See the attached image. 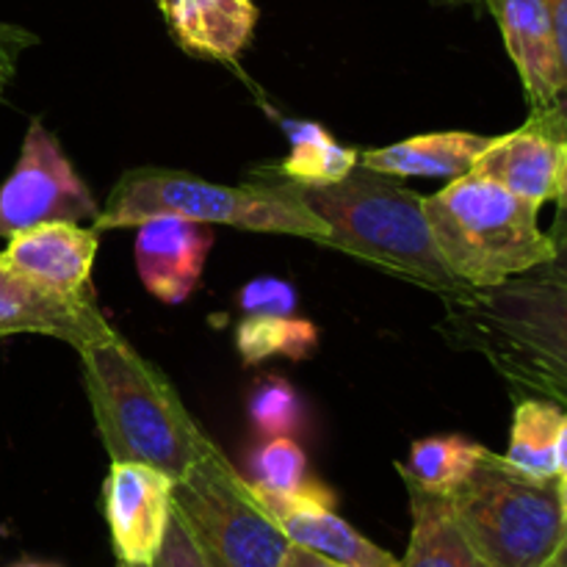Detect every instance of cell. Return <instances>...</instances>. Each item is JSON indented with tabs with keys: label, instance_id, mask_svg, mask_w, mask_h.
I'll return each instance as SVG.
<instances>
[{
	"label": "cell",
	"instance_id": "1",
	"mask_svg": "<svg viewBox=\"0 0 567 567\" xmlns=\"http://www.w3.org/2000/svg\"><path fill=\"white\" fill-rule=\"evenodd\" d=\"M83 388L111 463H142L181 480L216 443L194 421L164 371L120 332L81 349Z\"/></svg>",
	"mask_w": 567,
	"mask_h": 567
},
{
	"label": "cell",
	"instance_id": "2",
	"mask_svg": "<svg viewBox=\"0 0 567 567\" xmlns=\"http://www.w3.org/2000/svg\"><path fill=\"white\" fill-rule=\"evenodd\" d=\"M291 183L297 197L330 227L324 244L374 264L402 280L430 288L441 299H457L471 288L452 275L437 252L426 221L424 197L396 177L354 166L330 186Z\"/></svg>",
	"mask_w": 567,
	"mask_h": 567
},
{
	"label": "cell",
	"instance_id": "3",
	"mask_svg": "<svg viewBox=\"0 0 567 567\" xmlns=\"http://www.w3.org/2000/svg\"><path fill=\"white\" fill-rule=\"evenodd\" d=\"M446 302L443 330L515 388L567 410V286L515 277Z\"/></svg>",
	"mask_w": 567,
	"mask_h": 567
},
{
	"label": "cell",
	"instance_id": "4",
	"mask_svg": "<svg viewBox=\"0 0 567 567\" xmlns=\"http://www.w3.org/2000/svg\"><path fill=\"white\" fill-rule=\"evenodd\" d=\"M153 216H181L203 225L241 227L252 233L310 238L324 244L330 227L297 197L291 183L258 181L221 186L181 169H131L114 183L105 208L94 216V230L138 227Z\"/></svg>",
	"mask_w": 567,
	"mask_h": 567
},
{
	"label": "cell",
	"instance_id": "5",
	"mask_svg": "<svg viewBox=\"0 0 567 567\" xmlns=\"http://www.w3.org/2000/svg\"><path fill=\"white\" fill-rule=\"evenodd\" d=\"M424 210L437 252L468 288L502 286L554 255L551 233L537 225L540 208L474 172L424 197Z\"/></svg>",
	"mask_w": 567,
	"mask_h": 567
},
{
	"label": "cell",
	"instance_id": "6",
	"mask_svg": "<svg viewBox=\"0 0 567 567\" xmlns=\"http://www.w3.org/2000/svg\"><path fill=\"white\" fill-rule=\"evenodd\" d=\"M559 480L520 474L487 449L449 498L460 529L491 567H543L567 537Z\"/></svg>",
	"mask_w": 567,
	"mask_h": 567
},
{
	"label": "cell",
	"instance_id": "7",
	"mask_svg": "<svg viewBox=\"0 0 567 567\" xmlns=\"http://www.w3.org/2000/svg\"><path fill=\"white\" fill-rule=\"evenodd\" d=\"M172 515L208 567H280L291 548L286 532L219 446L175 482Z\"/></svg>",
	"mask_w": 567,
	"mask_h": 567
},
{
	"label": "cell",
	"instance_id": "8",
	"mask_svg": "<svg viewBox=\"0 0 567 567\" xmlns=\"http://www.w3.org/2000/svg\"><path fill=\"white\" fill-rule=\"evenodd\" d=\"M97 214L92 188L70 164L59 138L33 120L14 169L0 183V238L9 241L17 233L48 221H94Z\"/></svg>",
	"mask_w": 567,
	"mask_h": 567
},
{
	"label": "cell",
	"instance_id": "9",
	"mask_svg": "<svg viewBox=\"0 0 567 567\" xmlns=\"http://www.w3.org/2000/svg\"><path fill=\"white\" fill-rule=\"evenodd\" d=\"M567 161V116L559 109L532 111L524 127L493 136L480 155L474 175L498 183L515 197L537 205L559 203Z\"/></svg>",
	"mask_w": 567,
	"mask_h": 567
},
{
	"label": "cell",
	"instance_id": "10",
	"mask_svg": "<svg viewBox=\"0 0 567 567\" xmlns=\"http://www.w3.org/2000/svg\"><path fill=\"white\" fill-rule=\"evenodd\" d=\"M175 480L142 463H111L103 482V513L109 520L116 563L150 565L164 546L172 520Z\"/></svg>",
	"mask_w": 567,
	"mask_h": 567
},
{
	"label": "cell",
	"instance_id": "11",
	"mask_svg": "<svg viewBox=\"0 0 567 567\" xmlns=\"http://www.w3.org/2000/svg\"><path fill=\"white\" fill-rule=\"evenodd\" d=\"M114 332L92 297L50 291L0 255V338L48 336L81 352Z\"/></svg>",
	"mask_w": 567,
	"mask_h": 567
},
{
	"label": "cell",
	"instance_id": "12",
	"mask_svg": "<svg viewBox=\"0 0 567 567\" xmlns=\"http://www.w3.org/2000/svg\"><path fill=\"white\" fill-rule=\"evenodd\" d=\"M214 241V230L203 221L181 216H153L142 221L133 241L142 286L158 302L183 305L203 280Z\"/></svg>",
	"mask_w": 567,
	"mask_h": 567
},
{
	"label": "cell",
	"instance_id": "13",
	"mask_svg": "<svg viewBox=\"0 0 567 567\" xmlns=\"http://www.w3.org/2000/svg\"><path fill=\"white\" fill-rule=\"evenodd\" d=\"M255 491V487H252ZM266 513L280 524L293 546H302L341 567H402V559L374 546L332 509V493L313 487L302 496H266L255 491Z\"/></svg>",
	"mask_w": 567,
	"mask_h": 567
},
{
	"label": "cell",
	"instance_id": "14",
	"mask_svg": "<svg viewBox=\"0 0 567 567\" xmlns=\"http://www.w3.org/2000/svg\"><path fill=\"white\" fill-rule=\"evenodd\" d=\"M498 22L532 111L563 109L565 66L543 0H482Z\"/></svg>",
	"mask_w": 567,
	"mask_h": 567
},
{
	"label": "cell",
	"instance_id": "15",
	"mask_svg": "<svg viewBox=\"0 0 567 567\" xmlns=\"http://www.w3.org/2000/svg\"><path fill=\"white\" fill-rule=\"evenodd\" d=\"M97 244L94 227H83L78 221H48L11 236L0 255L50 291L89 297Z\"/></svg>",
	"mask_w": 567,
	"mask_h": 567
},
{
	"label": "cell",
	"instance_id": "16",
	"mask_svg": "<svg viewBox=\"0 0 567 567\" xmlns=\"http://www.w3.org/2000/svg\"><path fill=\"white\" fill-rule=\"evenodd\" d=\"M172 39L188 55L233 61L258 25L255 0H155Z\"/></svg>",
	"mask_w": 567,
	"mask_h": 567
},
{
	"label": "cell",
	"instance_id": "17",
	"mask_svg": "<svg viewBox=\"0 0 567 567\" xmlns=\"http://www.w3.org/2000/svg\"><path fill=\"white\" fill-rule=\"evenodd\" d=\"M493 136L468 131L424 133L388 147L365 150L358 164L391 177H463L474 172L480 155L491 147Z\"/></svg>",
	"mask_w": 567,
	"mask_h": 567
},
{
	"label": "cell",
	"instance_id": "18",
	"mask_svg": "<svg viewBox=\"0 0 567 567\" xmlns=\"http://www.w3.org/2000/svg\"><path fill=\"white\" fill-rule=\"evenodd\" d=\"M410 493V546L402 567H491L460 529L446 496L404 482Z\"/></svg>",
	"mask_w": 567,
	"mask_h": 567
},
{
	"label": "cell",
	"instance_id": "19",
	"mask_svg": "<svg viewBox=\"0 0 567 567\" xmlns=\"http://www.w3.org/2000/svg\"><path fill=\"white\" fill-rule=\"evenodd\" d=\"M282 127L291 138V153L277 166L275 175L302 186H330L358 166L360 155L338 144L319 122L286 120Z\"/></svg>",
	"mask_w": 567,
	"mask_h": 567
},
{
	"label": "cell",
	"instance_id": "20",
	"mask_svg": "<svg viewBox=\"0 0 567 567\" xmlns=\"http://www.w3.org/2000/svg\"><path fill=\"white\" fill-rule=\"evenodd\" d=\"M565 410L548 399H520L513 413L509 446L504 460L535 480L557 476V432Z\"/></svg>",
	"mask_w": 567,
	"mask_h": 567
},
{
	"label": "cell",
	"instance_id": "21",
	"mask_svg": "<svg viewBox=\"0 0 567 567\" xmlns=\"http://www.w3.org/2000/svg\"><path fill=\"white\" fill-rule=\"evenodd\" d=\"M487 449L463 435L424 437L410 446L408 463L399 465L404 482H413L421 491L452 496L471 476Z\"/></svg>",
	"mask_w": 567,
	"mask_h": 567
},
{
	"label": "cell",
	"instance_id": "22",
	"mask_svg": "<svg viewBox=\"0 0 567 567\" xmlns=\"http://www.w3.org/2000/svg\"><path fill=\"white\" fill-rule=\"evenodd\" d=\"M236 349L244 365L269 358L305 360L319 349L316 324L297 316H247L236 327Z\"/></svg>",
	"mask_w": 567,
	"mask_h": 567
},
{
	"label": "cell",
	"instance_id": "23",
	"mask_svg": "<svg viewBox=\"0 0 567 567\" xmlns=\"http://www.w3.org/2000/svg\"><path fill=\"white\" fill-rule=\"evenodd\" d=\"M249 485L266 496H302L319 487L308 474V457L291 437H269L249 460Z\"/></svg>",
	"mask_w": 567,
	"mask_h": 567
},
{
	"label": "cell",
	"instance_id": "24",
	"mask_svg": "<svg viewBox=\"0 0 567 567\" xmlns=\"http://www.w3.org/2000/svg\"><path fill=\"white\" fill-rule=\"evenodd\" d=\"M302 419V402L282 377H266L249 396V421L264 437H291Z\"/></svg>",
	"mask_w": 567,
	"mask_h": 567
},
{
	"label": "cell",
	"instance_id": "25",
	"mask_svg": "<svg viewBox=\"0 0 567 567\" xmlns=\"http://www.w3.org/2000/svg\"><path fill=\"white\" fill-rule=\"evenodd\" d=\"M238 308L247 316H293L297 291L280 277H255L238 293Z\"/></svg>",
	"mask_w": 567,
	"mask_h": 567
},
{
	"label": "cell",
	"instance_id": "26",
	"mask_svg": "<svg viewBox=\"0 0 567 567\" xmlns=\"http://www.w3.org/2000/svg\"><path fill=\"white\" fill-rule=\"evenodd\" d=\"M39 37L28 28L14 25V22H0V105L9 97V89L14 86L17 72H20V59L31 48H37Z\"/></svg>",
	"mask_w": 567,
	"mask_h": 567
},
{
	"label": "cell",
	"instance_id": "27",
	"mask_svg": "<svg viewBox=\"0 0 567 567\" xmlns=\"http://www.w3.org/2000/svg\"><path fill=\"white\" fill-rule=\"evenodd\" d=\"M116 567H208L205 565L203 554L197 551V546L192 543V537L186 535V529L181 526V520L172 515L169 529H166L164 546H161L158 557L150 565H125L116 563Z\"/></svg>",
	"mask_w": 567,
	"mask_h": 567
},
{
	"label": "cell",
	"instance_id": "28",
	"mask_svg": "<svg viewBox=\"0 0 567 567\" xmlns=\"http://www.w3.org/2000/svg\"><path fill=\"white\" fill-rule=\"evenodd\" d=\"M554 241V255L551 260H546L543 266L532 269L529 275L524 277H535V280H548V282H559V286H567V219H563L557 225V230L551 233Z\"/></svg>",
	"mask_w": 567,
	"mask_h": 567
},
{
	"label": "cell",
	"instance_id": "29",
	"mask_svg": "<svg viewBox=\"0 0 567 567\" xmlns=\"http://www.w3.org/2000/svg\"><path fill=\"white\" fill-rule=\"evenodd\" d=\"M548 9V17H551L554 25V37H557V48L559 55H563V66H565V100H563V114L567 116V0H543Z\"/></svg>",
	"mask_w": 567,
	"mask_h": 567
},
{
	"label": "cell",
	"instance_id": "30",
	"mask_svg": "<svg viewBox=\"0 0 567 567\" xmlns=\"http://www.w3.org/2000/svg\"><path fill=\"white\" fill-rule=\"evenodd\" d=\"M280 567H341L336 563H330V559L319 557V554L308 551V548L302 546H293L286 551V557H282V565Z\"/></svg>",
	"mask_w": 567,
	"mask_h": 567
},
{
	"label": "cell",
	"instance_id": "31",
	"mask_svg": "<svg viewBox=\"0 0 567 567\" xmlns=\"http://www.w3.org/2000/svg\"><path fill=\"white\" fill-rule=\"evenodd\" d=\"M557 476L563 480L567 476V410L563 415V424H559V432H557Z\"/></svg>",
	"mask_w": 567,
	"mask_h": 567
},
{
	"label": "cell",
	"instance_id": "32",
	"mask_svg": "<svg viewBox=\"0 0 567 567\" xmlns=\"http://www.w3.org/2000/svg\"><path fill=\"white\" fill-rule=\"evenodd\" d=\"M543 567H567V537L563 540V546L557 548V551H554V557L548 559L546 565Z\"/></svg>",
	"mask_w": 567,
	"mask_h": 567
},
{
	"label": "cell",
	"instance_id": "33",
	"mask_svg": "<svg viewBox=\"0 0 567 567\" xmlns=\"http://www.w3.org/2000/svg\"><path fill=\"white\" fill-rule=\"evenodd\" d=\"M557 487H559V504H563V515L567 524V476H563V480L557 482Z\"/></svg>",
	"mask_w": 567,
	"mask_h": 567
},
{
	"label": "cell",
	"instance_id": "34",
	"mask_svg": "<svg viewBox=\"0 0 567 567\" xmlns=\"http://www.w3.org/2000/svg\"><path fill=\"white\" fill-rule=\"evenodd\" d=\"M559 203L567 210V161H565V172H563V188H559Z\"/></svg>",
	"mask_w": 567,
	"mask_h": 567
},
{
	"label": "cell",
	"instance_id": "35",
	"mask_svg": "<svg viewBox=\"0 0 567 567\" xmlns=\"http://www.w3.org/2000/svg\"><path fill=\"white\" fill-rule=\"evenodd\" d=\"M17 567H55V565H44V563H25V565H17Z\"/></svg>",
	"mask_w": 567,
	"mask_h": 567
}]
</instances>
